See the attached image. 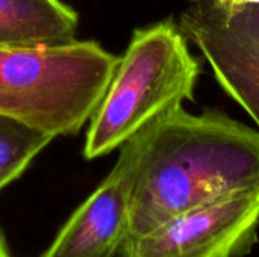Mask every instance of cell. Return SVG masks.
Here are the masks:
<instances>
[{"mask_svg": "<svg viewBox=\"0 0 259 257\" xmlns=\"http://www.w3.org/2000/svg\"><path fill=\"white\" fill-rule=\"evenodd\" d=\"M123 145L132 156L126 242L182 212L259 189V132L215 111L176 106Z\"/></svg>", "mask_w": 259, "mask_h": 257, "instance_id": "6da1fadb", "label": "cell"}, {"mask_svg": "<svg viewBox=\"0 0 259 257\" xmlns=\"http://www.w3.org/2000/svg\"><path fill=\"white\" fill-rule=\"evenodd\" d=\"M118 59L91 39L0 45V114L73 136L102 101Z\"/></svg>", "mask_w": 259, "mask_h": 257, "instance_id": "7a4b0ae2", "label": "cell"}, {"mask_svg": "<svg viewBox=\"0 0 259 257\" xmlns=\"http://www.w3.org/2000/svg\"><path fill=\"white\" fill-rule=\"evenodd\" d=\"M202 65L173 18L135 29L90 118L83 156L97 159L184 100L194 98Z\"/></svg>", "mask_w": 259, "mask_h": 257, "instance_id": "3957f363", "label": "cell"}, {"mask_svg": "<svg viewBox=\"0 0 259 257\" xmlns=\"http://www.w3.org/2000/svg\"><path fill=\"white\" fill-rule=\"evenodd\" d=\"M179 27L259 127V0H188Z\"/></svg>", "mask_w": 259, "mask_h": 257, "instance_id": "277c9868", "label": "cell"}, {"mask_svg": "<svg viewBox=\"0 0 259 257\" xmlns=\"http://www.w3.org/2000/svg\"><path fill=\"white\" fill-rule=\"evenodd\" d=\"M259 189L182 212L127 241L118 257H244L258 242Z\"/></svg>", "mask_w": 259, "mask_h": 257, "instance_id": "5b68a950", "label": "cell"}, {"mask_svg": "<svg viewBox=\"0 0 259 257\" xmlns=\"http://www.w3.org/2000/svg\"><path fill=\"white\" fill-rule=\"evenodd\" d=\"M132 156L126 145L93 194L70 215L39 257H118L129 230Z\"/></svg>", "mask_w": 259, "mask_h": 257, "instance_id": "8992f818", "label": "cell"}, {"mask_svg": "<svg viewBox=\"0 0 259 257\" xmlns=\"http://www.w3.org/2000/svg\"><path fill=\"white\" fill-rule=\"evenodd\" d=\"M76 11L61 0H0V45L29 47L74 38Z\"/></svg>", "mask_w": 259, "mask_h": 257, "instance_id": "52a82bcc", "label": "cell"}, {"mask_svg": "<svg viewBox=\"0 0 259 257\" xmlns=\"http://www.w3.org/2000/svg\"><path fill=\"white\" fill-rule=\"evenodd\" d=\"M53 139L39 127L0 114V191L17 180Z\"/></svg>", "mask_w": 259, "mask_h": 257, "instance_id": "ba28073f", "label": "cell"}, {"mask_svg": "<svg viewBox=\"0 0 259 257\" xmlns=\"http://www.w3.org/2000/svg\"><path fill=\"white\" fill-rule=\"evenodd\" d=\"M0 257H11V253H9L6 241H5V236L2 233V229H0Z\"/></svg>", "mask_w": 259, "mask_h": 257, "instance_id": "9c48e42d", "label": "cell"}]
</instances>
